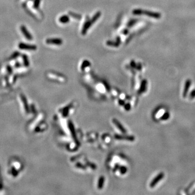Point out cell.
Segmentation results:
<instances>
[{
  "label": "cell",
  "instance_id": "cell-1",
  "mask_svg": "<svg viewBox=\"0 0 195 195\" xmlns=\"http://www.w3.org/2000/svg\"><path fill=\"white\" fill-rule=\"evenodd\" d=\"M133 14L134 15H145L150 16L151 17H153L154 19H160L161 17V14H160L158 13H154L150 11H146V10H144L141 9H134L132 11Z\"/></svg>",
  "mask_w": 195,
  "mask_h": 195
},
{
  "label": "cell",
  "instance_id": "cell-2",
  "mask_svg": "<svg viewBox=\"0 0 195 195\" xmlns=\"http://www.w3.org/2000/svg\"><path fill=\"white\" fill-rule=\"evenodd\" d=\"M101 15V13L100 11L98 12V13H96V14H95L93 17H92L91 20H89L85 23V24H84L83 29H82V34L83 35H85L86 33L87 30L89 29V28L91 27V26L96 21V20L99 19V17Z\"/></svg>",
  "mask_w": 195,
  "mask_h": 195
},
{
  "label": "cell",
  "instance_id": "cell-3",
  "mask_svg": "<svg viewBox=\"0 0 195 195\" xmlns=\"http://www.w3.org/2000/svg\"><path fill=\"white\" fill-rule=\"evenodd\" d=\"M164 176V174L163 172L159 173L158 175L157 176H156L155 178H154L153 180L151 181V183L150 184V187L152 188L154 187L158 183V182L160 180H162Z\"/></svg>",
  "mask_w": 195,
  "mask_h": 195
},
{
  "label": "cell",
  "instance_id": "cell-4",
  "mask_svg": "<svg viewBox=\"0 0 195 195\" xmlns=\"http://www.w3.org/2000/svg\"><path fill=\"white\" fill-rule=\"evenodd\" d=\"M19 48L21 50H36V46L35 45H28V44H25L24 43H20L19 45Z\"/></svg>",
  "mask_w": 195,
  "mask_h": 195
},
{
  "label": "cell",
  "instance_id": "cell-5",
  "mask_svg": "<svg viewBox=\"0 0 195 195\" xmlns=\"http://www.w3.org/2000/svg\"><path fill=\"white\" fill-rule=\"evenodd\" d=\"M46 43L49 45H61L62 43V40L61 38H48L46 40Z\"/></svg>",
  "mask_w": 195,
  "mask_h": 195
},
{
  "label": "cell",
  "instance_id": "cell-6",
  "mask_svg": "<svg viewBox=\"0 0 195 195\" xmlns=\"http://www.w3.org/2000/svg\"><path fill=\"white\" fill-rule=\"evenodd\" d=\"M20 97H21V100L22 101L23 103L24 108V110H25L26 113L27 114H29L30 113V110H29L28 103V102H27V99H26V96H24L23 94H21Z\"/></svg>",
  "mask_w": 195,
  "mask_h": 195
},
{
  "label": "cell",
  "instance_id": "cell-7",
  "mask_svg": "<svg viewBox=\"0 0 195 195\" xmlns=\"http://www.w3.org/2000/svg\"><path fill=\"white\" fill-rule=\"evenodd\" d=\"M21 31L22 33L24 35V36L26 37V38H27L28 40H33V37L31 36V35L30 34V33L28 31L27 28H26L24 26H21Z\"/></svg>",
  "mask_w": 195,
  "mask_h": 195
},
{
  "label": "cell",
  "instance_id": "cell-8",
  "mask_svg": "<svg viewBox=\"0 0 195 195\" xmlns=\"http://www.w3.org/2000/svg\"><path fill=\"white\" fill-rule=\"evenodd\" d=\"M191 84V81L190 80H187L186 81L185 86H184V91H183V96L184 98L187 97L188 91H189V88H190V86Z\"/></svg>",
  "mask_w": 195,
  "mask_h": 195
},
{
  "label": "cell",
  "instance_id": "cell-9",
  "mask_svg": "<svg viewBox=\"0 0 195 195\" xmlns=\"http://www.w3.org/2000/svg\"><path fill=\"white\" fill-rule=\"evenodd\" d=\"M120 38L119 37L118 38V39L117 40L116 42H112L111 41H108L107 42V45L110 46H113V47H118L120 45Z\"/></svg>",
  "mask_w": 195,
  "mask_h": 195
},
{
  "label": "cell",
  "instance_id": "cell-10",
  "mask_svg": "<svg viewBox=\"0 0 195 195\" xmlns=\"http://www.w3.org/2000/svg\"><path fill=\"white\" fill-rule=\"evenodd\" d=\"M146 84H147V81L146 80H144L141 82V86H140V88L139 90L138 91L139 93H141L144 92L146 88Z\"/></svg>",
  "mask_w": 195,
  "mask_h": 195
},
{
  "label": "cell",
  "instance_id": "cell-11",
  "mask_svg": "<svg viewBox=\"0 0 195 195\" xmlns=\"http://www.w3.org/2000/svg\"><path fill=\"white\" fill-rule=\"evenodd\" d=\"M59 21L62 23H66L69 21V18L68 16L63 15L59 18Z\"/></svg>",
  "mask_w": 195,
  "mask_h": 195
},
{
  "label": "cell",
  "instance_id": "cell-12",
  "mask_svg": "<svg viewBox=\"0 0 195 195\" xmlns=\"http://www.w3.org/2000/svg\"><path fill=\"white\" fill-rule=\"evenodd\" d=\"M9 173L10 174H11L14 177H16L17 176H18L19 172L17 169H16L15 167H13L11 168V170L9 171Z\"/></svg>",
  "mask_w": 195,
  "mask_h": 195
},
{
  "label": "cell",
  "instance_id": "cell-13",
  "mask_svg": "<svg viewBox=\"0 0 195 195\" xmlns=\"http://www.w3.org/2000/svg\"><path fill=\"white\" fill-rule=\"evenodd\" d=\"M23 63L24 66L26 67H28L29 65V62L27 56L26 55H23Z\"/></svg>",
  "mask_w": 195,
  "mask_h": 195
},
{
  "label": "cell",
  "instance_id": "cell-14",
  "mask_svg": "<svg viewBox=\"0 0 195 195\" xmlns=\"http://www.w3.org/2000/svg\"><path fill=\"white\" fill-rule=\"evenodd\" d=\"M90 65V62H89L88 60H85L82 63V66H81V70H84V69L86 67L89 66Z\"/></svg>",
  "mask_w": 195,
  "mask_h": 195
},
{
  "label": "cell",
  "instance_id": "cell-15",
  "mask_svg": "<svg viewBox=\"0 0 195 195\" xmlns=\"http://www.w3.org/2000/svg\"><path fill=\"white\" fill-rule=\"evenodd\" d=\"M170 117V115L169 113H168V112H166V113H165L164 115H163L162 116H161V120H167V119H168V118Z\"/></svg>",
  "mask_w": 195,
  "mask_h": 195
},
{
  "label": "cell",
  "instance_id": "cell-16",
  "mask_svg": "<svg viewBox=\"0 0 195 195\" xmlns=\"http://www.w3.org/2000/svg\"><path fill=\"white\" fill-rule=\"evenodd\" d=\"M69 14L72 16L73 17V18L74 17V18L76 19H80V15H79L78 14H74V13H69Z\"/></svg>",
  "mask_w": 195,
  "mask_h": 195
},
{
  "label": "cell",
  "instance_id": "cell-17",
  "mask_svg": "<svg viewBox=\"0 0 195 195\" xmlns=\"http://www.w3.org/2000/svg\"><path fill=\"white\" fill-rule=\"evenodd\" d=\"M19 55H20V53H19L18 52H16L13 54V55H11V59H15V58L18 57V56Z\"/></svg>",
  "mask_w": 195,
  "mask_h": 195
},
{
  "label": "cell",
  "instance_id": "cell-18",
  "mask_svg": "<svg viewBox=\"0 0 195 195\" xmlns=\"http://www.w3.org/2000/svg\"><path fill=\"white\" fill-rule=\"evenodd\" d=\"M195 97V89L193 90L192 92H191L190 95V99H193Z\"/></svg>",
  "mask_w": 195,
  "mask_h": 195
},
{
  "label": "cell",
  "instance_id": "cell-19",
  "mask_svg": "<svg viewBox=\"0 0 195 195\" xmlns=\"http://www.w3.org/2000/svg\"><path fill=\"white\" fill-rule=\"evenodd\" d=\"M7 71L8 73L9 74H11L12 73V72H13V69H12L11 67L10 66H7Z\"/></svg>",
  "mask_w": 195,
  "mask_h": 195
},
{
  "label": "cell",
  "instance_id": "cell-20",
  "mask_svg": "<svg viewBox=\"0 0 195 195\" xmlns=\"http://www.w3.org/2000/svg\"><path fill=\"white\" fill-rule=\"evenodd\" d=\"M40 0H35L34 2V6L36 8H38V6H39Z\"/></svg>",
  "mask_w": 195,
  "mask_h": 195
},
{
  "label": "cell",
  "instance_id": "cell-21",
  "mask_svg": "<svg viewBox=\"0 0 195 195\" xmlns=\"http://www.w3.org/2000/svg\"><path fill=\"white\" fill-rule=\"evenodd\" d=\"M136 20H132L131 22H130L129 23H128V27H131V26H132L133 24L136 23Z\"/></svg>",
  "mask_w": 195,
  "mask_h": 195
},
{
  "label": "cell",
  "instance_id": "cell-22",
  "mask_svg": "<svg viewBox=\"0 0 195 195\" xmlns=\"http://www.w3.org/2000/svg\"><path fill=\"white\" fill-rule=\"evenodd\" d=\"M131 66H132L133 67H136V64H135V62L134 61H131Z\"/></svg>",
  "mask_w": 195,
  "mask_h": 195
},
{
  "label": "cell",
  "instance_id": "cell-23",
  "mask_svg": "<svg viewBox=\"0 0 195 195\" xmlns=\"http://www.w3.org/2000/svg\"><path fill=\"white\" fill-rule=\"evenodd\" d=\"M20 66V65L19 63H16V64H15V67H19Z\"/></svg>",
  "mask_w": 195,
  "mask_h": 195
},
{
  "label": "cell",
  "instance_id": "cell-24",
  "mask_svg": "<svg viewBox=\"0 0 195 195\" xmlns=\"http://www.w3.org/2000/svg\"><path fill=\"white\" fill-rule=\"evenodd\" d=\"M128 31H128V30H127V29L125 30L124 31V33L125 34H127V33H128Z\"/></svg>",
  "mask_w": 195,
  "mask_h": 195
}]
</instances>
